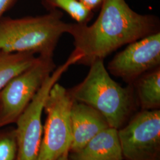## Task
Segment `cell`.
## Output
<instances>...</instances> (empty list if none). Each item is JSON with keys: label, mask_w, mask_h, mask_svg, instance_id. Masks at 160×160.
<instances>
[{"label": "cell", "mask_w": 160, "mask_h": 160, "mask_svg": "<svg viewBox=\"0 0 160 160\" xmlns=\"http://www.w3.org/2000/svg\"><path fill=\"white\" fill-rule=\"evenodd\" d=\"M80 57L71 53L62 64L49 75L32 101L16 122L17 155L16 160H38L43 136L42 116L49 92L65 72L74 64Z\"/></svg>", "instance_id": "5"}, {"label": "cell", "mask_w": 160, "mask_h": 160, "mask_svg": "<svg viewBox=\"0 0 160 160\" xmlns=\"http://www.w3.org/2000/svg\"><path fill=\"white\" fill-rule=\"evenodd\" d=\"M132 84L141 110L160 109V67L141 75Z\"/></svg>", "instance_id": "11"}, {"label": "cell", "mask_w": 160, "mask_h": 160, "mask_svg": "<svg viewBox=\"0 0 160 160\" xmlns=\"http://www.w3.org/2000/svg\"><path fill=\"white\" fill-rule=\"evenodd\" d=\"M124 160H160V110L135 113L118 129Z\"/></svg>", "instance_id": "7"}, {"label": "cell", "mask_w": 160, "mask_h": 160, "mask_svg": "<svg viewBox=\"0 0 160 160\" xmlns=\"http://www.w3.org/2000/svg\"><path fill=\"white\" fill-rule=\"evenodd\" d=\"M80 1L87 8L93 11L101 7L103 0H80Z\"/></svg>", "instance_id": "15"}, {"label": "cell", "mask_w": 160, "mask_h": 160, "mask_svg": "<svg viewBox=\"0 0 160 160\" xmlns=\"http://www.w3.org/2000/svg\"><path fill=\"white\" fill-rule=\"evenodd\" d=\"M160 65V32L128 44L108 65L109 74L119 77L128 84Z\"/></svg>", "instance_id": "8"}, {"label": "cell", "mask_w": 160, "mask_h": 160, "mask_svg": "<svg viewBox=\"0 0 160 160\" xmlns=\"http://www.w3.org/2000/svg\"><path fill=\"white\" fill-rule=\"evenodd\" d=\"M59 10L38 16L0 19V51L30 52L53 57L61 37L68 33L71 23L62 20Z\"/></svg>", "instance_id": "3"}, {"label": "cell", "mask_w": 160, "mask_h": 160, "mask_svg": "<svg viewBox=\"0 0 160 160\" xmlns=\"http://www.w3.org/2000/svg\"><path fill=\"white\" fill-rule=\"evenodd\" d=\"M86 78L69 89L74 100L96 110L118 130L124 126L138 107L132 84L123 87L113 80L104 64L98 59L89 66Z\"/></svg>", "instance_id": "2"}, {"label": "cell", "mask_w": 160, "mask_h": 160, "mask_svg": "<svg viewBox=\"0 0 160 160\" xmlns=\"http://www.w3.org/2000/svg\"><path fill=\"white\" fill-rule=\"evenodd\" d=\"M72 143L70 152L82 148L92 138L108 128V121L96 110L74 100L71 113Z\"/></svg>", "instance_id": "9"}, {"label": "cell", "mask_w": 160, "mask_h": 160, "mask_svg": "<svg viewBox=\"0 0 160 160\" xmlns=\"http://www.w3.org/2000/svg\"><path fill=\"white\" fill-rule=\"evenodd\" d=\"M74 101L69 89L58 82L52 87L44 105L46 119L38 160H58L64 154L69 153Z\"/></svg>", "instance_id": "4"}, {"label": "cell", "mask_w": 160, "mask_h": 160, "mask_svg": "<svg viewBox=\"0 0 160 160\" xmlns=\"http://www.w3.org/2000/svg\"><path fill=\"white\" fill-rule=\"evenodd\" d=\"M56 68L53 57L39 56L33 66L13 78L0 91V128L16 123Z\"/></svg>", "instance_id": "6"}, {"label": "cell", "mask_w": 160, "mask_h": 160, "mask_svg": "<svg viewBox=\"0 0 160 160\" xmlns=\"http://www.w3.org/2000/svg\"><path fill=\"white\" fill-rule=\"evenodd\" d=\"M49 10H62L72 17L77 23L87 24L93 16V12L84 6L80 0H42Z\"/></svg>", "instance_id": "13"}, {"label": "cell", "mask_w": 160, "mask_h": 160, "mask_svg": "<svg viewBox=\"0 0 160 160\" xmlns=\"http://www.w3.org/2000/svg\"><path fill=\"white\" fill-rule=\"evenodd\" d=\"M58 160H70L69 157V152L62 155Z\"/></svg>", "instance_id": "17"}, {"label": "cell", "mask_w": 160, "mask_h": 160, "mask_svg": "<svg viewBox=\"0 0 160 160\" xmlns=\"http://www.w3.org/2000/svg\"><path fill=\"white\" fill-rule=\"evenodd\" d=\"M17 155L16 128L6 126L0 128V160H16Z\"/></svg>", "instance_id": "14"}, {"label": "cell", "mask_w": 160, "mask_h": 160, "mask_svg": "<svg viewBox=\"0 0 160 160\" xmlns=\"http://www.w3.org/2000/svg\"><path fill=\"white\" fill-rule=\"evenodd\" d=\"M70 160H124L118 130L112 127L103 130L79 151L69 153Z\"/></svg>", "instance_id": "10"}, {"label": "cell", "mask_w": 160, "mask_h": 160, "mask_svg": "<svg viewBox=\"0 0 160 160\" xmlns=\"http://www.w3.org/2000/svg\"><path fill=\"white\" fill-rule=\"evenodd\" d=\"M16 0H0V19Z\"/></svg>", "instance_id": "16"}, {"label": "cell", "mask_w": 160, "mask_h": 160, "mask_svg": "<svg viewBox=\"0 0 160 160\" xmlns=\"http://www.w3.org/2000/svg\"><path fill=\"white\" fill-rule=\"evenodd\" d=\"M97 19L91 25L71 23L68 34L74 39L77 64L90 66L122 46L160 32L157 16L133 10L125 0H103Z\"/></svg>", "instance_id": "1"}, {"label": "cell", "mask_w": 160, "mask_h": 160, "mask_svg": "<svg viewBox=\"0 0 160 160\" xmlns=\"http://www.w3.org/2000/svg\"><path fill=\"white\" fill-rule=\"evenodd\" d=\"M39 56L30 52H7L0 51V91L20 73L33 66Z\"/></svg>", "instance_id": "12"}]
</instances>
